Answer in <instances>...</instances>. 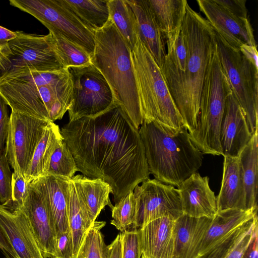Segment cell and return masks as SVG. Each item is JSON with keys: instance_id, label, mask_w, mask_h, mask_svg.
Wrapping results in <instances>:
<instances>
[{"instance_id": "cell-1", "label": "cell", "mask_w": 258, "mask_h": 258, "mask_svg": "<svg viewBox=\"0 0 258 258\" xmlns=\"http://www.w3.org/2000/svg\"><path fill=\"white\" fill-rule=\"evenodd\" d=\"M60 133L78 171L108 183L115 204L149 178L139 130L118 105L94 117L69 121Z\"/></svg>"}, {"instance_id": "cell-2", "label": "cell", "mask_w": 258, "mask_h": 258, "mask_svg": "<svg viewBox=\"0 0 258 258\" xmlns=\"http://www.w3.org/2000/svg\"><path fill=\"white\" fill-rule=\"evenodd\" d=\"M186 47L185 71L170 91L189 133L196 127L200 101L207 70L216 49L215 32L188 3L181 27Z\"/></svg>"}, {"instance_id": "cell-3", "label": "cell", "mask_w": 258, "mask_h": 258, "mask_svg": "<svg viewBox=\"0 0 258 258\" xmlns=\"http://www.w3.org/2000/svg\"><path fill=\"white\" fill-rule=\"evenodd\" d=\"M139 132L150 174L161 182L178 187L202 166L203 153L185 126L175 128L144 119Z\"/></svg>"}, {"instance_id": "cell-4", "label": "cell", "mask_w": 258, "mask_h": 258, "mask_svg": "<svg viewBox=\"0 0 258 258\" xmlns=\"http://www.w3.org/2000/svg\"><path fill=\"white\" fill-rule=\"evenodd\" d=\"M95 41L92 63L107 81L116 103L139 130L143 118L131 50L109 19L104 27L95 32Z\"/></svg>"}, {"instance_id": "cell-5", "label": "cell", "mask_w": 258, "mask_h": 258, "mask_svg": "<svg viewBox=\"0 0 258 258\" xmlns=\"http://www.w3.org/2000/svg\"><path fill=\"white\" fill-rule=\"evenodd\" d=\"M131 57L143 120L175 128L184 126L160 68L138 37Z\"/></svg>"}, {"instance_id": "cell-6", "label": "cell", "mask_w": 258, "mask_h": 258, "mask_svg": "<svg viewBox=\"0 0 258 258\" xmlns=\"http://www.w3.org/2000/svg\"><path fill=\"white\" fill-rule=\"evenodd\" d=\"M231 92L216 47L202 87L197 126L189 133L194 144L203 154L223 156L220 142V127L226 100Z\"/></svg>"}, {"instance_id": "cell-7", "label": "cell", "mask_w": 258, "mask_h": 258, "mask_svg": "<svg viewBox=\"0 0 258 258\" xmlns=\"http://www.w3.org/2000/svg\"><path fill=\"white\" fill-rule=\"evenodd\" d=\"M215 32L216 51L222 68L253 134L258 129V67Z\"/></svg>"}, {"instance_id": "cell-8", "label": "cell", "mask_w": 258, "mask_h": 258, "mask_svg": "<svg viewBox=\"0 0 258 258\" xmlns=\"http://www.w3.org/2000/svg\"><path fill=\"white\" fill-rule=\"evenodd\" d=\"M69 75L67 69L39 72L10 69L0 76V95L12 110L49 120L40 86L55 84Z\"/></svg>"}, {"instance_id": "cell-9", "label": "cell", "mask_w": 258, "mask_h": 258, "mask_svg": "<svg viewBox=\"0 0 258 258\" xmlns=\"http://www.w3.org/2000/svg\"><path fill=\"white\" fill-rule=\"evenodd\" d=\"M11 6L36 18L49 31L58 33L93 55L95 33L62 3L61 0H10Z\"/></svg>"}, {"instance_id": "cell-10", "label": "cell", "mask_w": 258, "mask_h": 258, "mask_svg": "<svg viewBox=\"0 0 258 258\" xmlns=\"http://www.w3.org/2000/svg\"><path fill=\"white\" fill-rule=\"evenodd\" d=\"M67 70L73 85L69 121L94 117L117 104L107 81L93 64Z\"/></svg>"}, {"instance_id": "cell-11", "label": "cell", "mask_w": 258, "mask_h": 258, "mask_svg": "<svg viewBox=\"0 0 258 258\" xmlns=\"http://www.w3.org/2000/svg\"><path fill=\"white\" fill-rule=\"evenodd\" d=\"M136 214L134 229H139L155 219L176 220L183 214L178 189L156 179H148L134 190Z\"/></svg>"}, {"instance_id": "cell-12", "label": "cell", "mask_w": 258, "mask_h": 258, "mask_svg": "<svg viewBox=\"0 0 258 258\" xmlns=\"http://www.w3.org/2000/svg\"><path fill=\"white\" fill-rule=\"evenodd\" d=\"M16 33L17 37L9 42L11 62L10 69L39 72L65 70L56 51L50 32L46 35L22 31Z\"/></svg>"}, {"instance_id": "cell-13", "label": "cell", "mask_w": 258, "mask_h": 258, "mask_svg": "<svg viewBox=\"0 0 258 258\" xmlns=\"http://www.w3.org/2000/svg\"><path fill=\"white\" fill-rule=\"evenodd\" d=\"M49 121L12 110L5 153L15 173L25 177L36 146Z\"/></svg>"}, {"instance_id": "cell-14", "label": "cell", "mask_w": 258, "mask_h": 258, "mask_svg": "<svg viewBox=\"0 0 258 258\" xmlns=\"http://www.w3.org/2000/svg\"><path fill=\"white\" fill-rule=\"evenodd\" d=\"M197 2L207 21L231 47L240 50L243 45L257 47L248 19L232 15L213 0H197Z\"/></svg>"}, {"instance_id": "cell-15", "label": "cell", "mask_w": 258, "mask_h": 258, "mask_svg": "<svg viewBox=\"0 0 258 258\" xmlns=\"http://www.w3.org/2000/svg\"><path fill=\"white\" fill-rule=\"evenodd\" d=\"M26 216L44 258H54L56 234L41 192L34 181L28 183L27 193L20 209Z\"/></svg>"}, {"instance_id": "cell-16", "label": "cell", "mask_w": 258, "mask_h": 258, "mask_svg": "<svg viewBox=\"0 0 258 258\" xmlns=\"http://www.w3.org/2000/svg\"><path fill=\"white\" fill-rule=\"evenodd\" d=\"M244 114L232 91L228 95L220 132L223 156L238 157L252 136Z\"/></svg>"}, {"instance_id": "cell-17", "label": "cell", "mask_w": 258, "mask_h": 258, "mask_svg": "<svg viewBox=\"0 0 258 258\" xmlns=\"http://www.w3.org/2000/svg\"><path fill=\"white\" fill-rule=\"evenodd\" d=\"M208 176L195 172L178 186L183 214L195 218H213L217 214V200L209 186Z\"/></svg>"}, {"instance_id": "cell-18", "label": "cell", "mask_w": 258, "mask_h": 258, "mask_svg": "<svg viewBox=\"0 0 258 258\" xmlns=\"http://www.w3.org/2000/svg\"><path fill=\"white\" fill-rule=\"evenodd\" d=\"M0 226L18 258H44L24 213L0 204Z\"/></svg>"}, {"instance_id": "cell-19", "label": "cell", "mask_w": 258, "mask_h": 258, "mask_svg": "<svg viewBox=\"0 0 258 258\" xmlns=\"http://www.w3.org/2000/svg\"><path fill=\"white\" fill-rule=\"evenodd\" d=\"M136 16L138 37L160 68L166 54V39L148 0H126Z\"/></svg>"}, {"instance_id": "cell-20", "label": "cell", "mask_w": 258, "mask_h": 258, "mask_svg": "<svg viewBox=\"0 0 258 258\" xmlns=\"http://www.w3.org/2000/svg\"><path fill=\"white\" fill-rule=\"evenodd\" d=\"M68 179L46 175L33 180L43 198L56 236L70 229L67 201Z\"/></svg>"}, {"instance_id": "cell-21", "label": "cell", "mask_w": 258, "mask_h": 258, "mask_svg": "<svg viewBox=\"0 0 258 258\" xmlns=\"http://www.w3.org/2000/svg\"><path fill=\"white\" fill-rule=\"evenodd\" d=\"M174 222L162 217L139 229L142 254L147 258H172Z\"/></svg>"}, {"instance_id": "cell-22", "label": "cell", "mask_w": 258, "mask_h": 258, "mask_svg": "<svg viewBox=\"0 0 258 258\" xmlns=\"http://www.w3.org/2000/svg\"><path fill=\"white\" fill-rule=\"evenodd\" d=\"M212 219L195 218L183 214L175 220L172 258H196L202 238Z\"/></svg>"}, {"instance_id": "cell-23", "label": "cell", "mask_w": 258, "mask_h": 258, "mask_svg": "<svg viewBox=\"0 0 258 258\" xmlns=\"http://www.w3.org/2000/svg\"><path fill=\"white\" fill-rule=\"evenodd\" d=\"M221 188L216 197L217 211H246L243 181L238 157L224 156Z\"/></svg>"}, {"instance_id": "cell-24", "label": "cell", "mask_w": 258, "mask_h": 258, "mask_svg": "<svg viewBox=\"0 0 258 258\" xmlns=\"http://www.w3.org/2000/svg\"><path fill=\"white\" fill-rule=\"evenodd\" d=\"M79 199L93 224L106 206L112 209L109 200L112 192L110 185L100 178H92L81 174L70 178Z\"/></svg>"}, {"instance_id": "cell-25", "label": "cell", "mask_w": 258, "mask_h": 258, "mask_svg": "<svg viewBox=\"0 0 258 258\" xmlns=\"http://www.w3.org/2000/svg\"><path fill=\"white\" fill-rule=\"evenodd\" d=\"M257 210L230 209L218 211L202 238L199 255L206 252L232 230L257 215Z\"/></svg>"}, {"instance_id": "cell-26", "label": "cell", "mask_w": 258, "mask_h": 258, "mask_svg": "<svg viewBox=\"0 0 258 258\" xmlns=\"http://www.w3.org/2000/svg\"><path fill=\"white\" fill-rule=\"evenodd\" d=\"M62 141L63 138L59 126L49 121L44 129L25 173V179L28 183L47 174L51 156Z\"/></svg>"}, {"instance_id": "cell-27", "label": "cell", "mask_w": 258, "mask_h": 258, "mask_svg": "<svg viewBox=\"0 0 258 258\" xmlns=\"http://www.w3.org/2000/svg\"><path fill=\"white\" fill-rule=\"evenodd\" d=\"M258 129L238 156L247 210H257Z\"/></svg>"}, {"instance_id": "cell-28", "label": "cell", "mask_w": 258, "mask_h": 258, "mask_svg": "<svg viewBox=\"0 0 258 258\" xmlns=\"http://www.w3.org/2000/svg\"><path fill=\"white\" fill-rule=\"evenodd\" d=\"M67 201L68 219L72 237L74 256L77 258L87 231L92 224L70 179H68L67 186Z\"/></svg>"}, {"instance_id": "cell-29", "label": "cell", "mask_w": 258, "mask_h": 258, "mask_svg": "<svg viewBox=\"0 0 258 258\" xmlns=\"http://www.w3.org/2000/svg\"><path fill=\"white\" fill-rule=\"evenodd\" d=\"M148 2L165 39L180 30L187 4L186 0H148Z\"/></svg>"}, {"instance_id": "cell-30", "label": "cell", "mask_w": 258, "mask_h": 258, "mask_svg": "<svg viewBox=\"0 0 258 258\" xmlns=\"http://www.w3.org/2000/svg\"><path fill=\"white\" fill-rule=\"evenodd\" d=\"M61 2L94 33L104 27L109 20L108 0H61Z\"/></svg>"}, {"instance_id": "cell-31", "label": "cell", "mask_w": 258, "mask_h": 258, "mask_svg": "<svg viewBox=\"0 0 258 258\" xmlns=\"http://www.w3.org/2000/svg\"><path fill=\"white\" fill-rule=\"evenodd\" d=\"M109 19L132 50L138 39L135 14L126 0H108Z\"/></svg>"}, {"instance_id": "cell-32", "label": "cell", "mask_w": 258, "mask_h": 258, "mask_svg": "<svg viewBox=\"0 0 258 258\" xmlns=\"http://www.w3.org/2000/svg\"><path fill=\"white\" fill-rule=\"evenodd\" d=\"M49 32L52 35L56 51L65 69L92 64L91 56L82 47L58 33Z\"/></svg>"}, {"instance_id": "cell-33", "label": "cell", "mask_w": 258, "mask_h": 258, "mask_svg": "<svg viewBox=\"0 0 258 258\" xmlns=\"http://www.w3.org/2000/svg\"><path fill=\"white\" fill-rule=\"evenodd\" d=\"M104 221H95L87 231L77 258H107L106 245L101 230Z\"/></svg>"}, {"instance_id": "cell-34", "label": "cell", "mask_w": 258, "mask_h": 258, "mask_svg": "<svg viewBox=\"0 0 258 258\" xmlns=\"http://www.w3.org/2000/svg\"><path fill=\"white\" fill-rule=\"evenodd\" d=\"M77 171L78 169L75 159L63 140L51 156L46 175L70 179Z\"/></svg>"}, {"instance_id": "cell-35", "label": "cell", "mask_w": 258, "mask_h": 258, "mask_svg": "<svg viewBox=\"0 0 258 258\" xmlns=\"http://www.w3.org/2000/svg\"><path fill=\"white\" fill-rule=\"evenodd\" d=\"M257 220V215L232 230L227 236L196 258H225L237 242Z\"/></svg>"}, {"instance_id": "cell-36", "label": "cell", "mask_w": 258, "mask_h": 258, "mask_svg": "<svg viewBox=\"0 0 258 258\" xmlns=\"http://www.w3.org/2000/svg\"><path fill=\"white\" fill-rule=\"evenodd\" d=\"M112 210V220L110 224L121 232L129 229L133 225L136 214V201L134 191H130Z\"/></svg>"}, {"instance_id": "cell-37", "label": "cell", "mask_w": 258, "mask_h": 258, "mask_svg": "<svg viewBox=\"0 0 258 258\" xmlns=\"http://www.w3.org/2000/svg\"><path fill=\"white\" fill-rule=\"evenodd\" d=\"M12 174L5 151H0V203L6 208L9 207L12 199Z\"/></svg>"}, {"instance_id": "cell-38", "label": "cell", "mask_w": 258, "mask_h": 258, "mask_svg": "<svg viewBox=\"0 0 258 258\" xmlns=\"http://www.w3.org/2000/svg\"><path fill=\"white\" fill-rule=\"evenodd\" d=\"M121 258H141L142 252L139 229H128L121 232Z\"/></svg>"}, {"instance_id": "cell-39", "label": "cell", "mask_w": 258, "mask_h": 258, "mask_svg": "<svg viewBox=\"0 0 258 258\" xmlns=\"http://www.w3.org/2000/svg\"><path fill=\"white\" fill-rule=\"evenodd\" d=\"M28 183L23 176L13 172L11 183V202L8 208L10 210H20L26 198ZM3 206V205H2Z\"/></svg>"}, {"instance_id": "cell-40", "label": "cell", "mask_w": 258, "mask_h": 258, "mask_svg": "<svg viewBox=\"0 0 258 258\" xmlns=\"http://www.w3.org/2000/svg\"><path fill=\"white\" fill-rule=\"evenodd\" d=\"M54 258H74L70 230L56 236Z\"/></svg>"}, {"instance_id": "cell-41", "label": "cell", "mask_w": 258, "mask_h": 258, "mask_svg": "<svg viewBox=\"0 0 258 258\" xmlns=\"http://www.w3.org/2000/svg\"><path fill=\"white\" fill-rule=\"evenodd\" d=\"M232 15L242 19L247 18L245 0H213Z\"/></svg>"}, {"instance_id": "cell-42", "label": "cell", "mask_w": 258, "mask_h": 258, "mask_svg": "<svg viewBox=\"0 0 258 258\" xmlns=\"http://www.w3.org/2000/svg\"><path fill=\"white\" fill-rule=\"evenodd\" d=\"M9 122L8 105L0 95V151H5Z\"/></svg>"}, {"instance_id": "cell-43", "label": "cell", "mask_w": 258, "mask_h": 258, "mask_svg": "<svg viewBox=\"0 0 258 258\" xmlns=\"http://www.w3.org/2000/svg\"><path fill=\"white\" fill-rule=\"evenodd\" d=\"M257 220L249 230L237 242L233 247L229 251L225 258H240L250 242Z\"/></svg>"}, {"instance_id": "cell-44", "label": "cell", "mask_w": 258, "mask_h": 258, "mask_svg": "<svg viewBox=\"0 0 258 258\" xmlns=\"http://www.w3.org/2000/svg\"><path fill=\"white\" fill-rule=\"evenodd\" d=\"M17 33L0 26V51L9 58L11 53L9 42L17 37Z\"/></svg>"}, {"instance_id": "cell-45", "label": "cell", "mask_w": 258, "mask_h": 258, "mask_svg": "<svg viewBox=\"0 0 258 258\" xmlns=\"http://www.w3.org/2000/svg\"><path fill=\"white\" fill-rule=\"evenodd\" d=\"M257 224L254 227L252 237L240 258H258Z\"/></svg>"}, {"instance_id": "cell-46", "label": "cell", "mask_w": 258, "mask_h": 258, "mask_svg": "<svg viewBox=\"0 0 258 258\" xmlns=\"http://www.w3.org/2000/svg\"><path fill=\"white\" fill-rule=\"evenodd\" d=\"M0 249L5 258H18L5 232L0 226Z\"/></svg>"}, {"instance_id": "cell-47", "label": "cell", "mask_w": 258, "mask_h": 258, "mask_svg": "<svg viewBox=\"0 0 258 258\" xmlns=\"http://www.w3.org/2000/svg\"><path fill=\"white\" fill-rule=\"evenodd\" d=\"M121 250L122 241L120 233L107 245V258H121Z\"/></svg>"}, {"instance_id": "cell-48", "label": "cell", "mask_w": 258, "mask_h": 258, "mask_svg": "<svg viewBox=\"0 0 258 258\" xmlns=\"http://www.w3.org/2000/svg\"><path fill=\"white\" fill-rule=\"evenodd\" d=\"M256 48L257 47L243 45L240 47V50L248 59L258 67V54Z\"/></svg>"}, {"instance_id": "cell-49", "label": "cell", "mask_w": 258, "mask_h": 258, "mask_svg": "<svg viewBox=\"0 0 258 258\" xmlns=\"http://www.w3.org/2000/svg\"><path fill=\"white\" fill-rule=\"evenodd\" d=\"M11 67L10 59L0 51V71L7 72Z\"/></svg>"}, {"instance_id": "cell-50", "label": "cell", "mask_w": 258, "mask_h": 258, "mask_svg": "<svg viewBox=\"0 0 258 258\" xmlns=\"http://www.w3.org/2000/svg\"><path fill=\"white\" fill-rule=\"evenodd\" d=\"M141 258H147L146 256L142 254Z\"/></svg>"}, {"instance_id": "cell-51", "label": "cell", "mask_w": 258, "mask_h": 258, "mask_svg": "<svg viewBox=\"0 0 258 258\" xmlns=\"http://www.w3.org/2000/svg\"></svg>"}]
</instances>
